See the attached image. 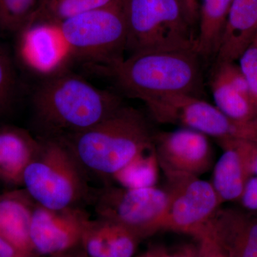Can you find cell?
I'll return each mask as SVG.
<instances>
[{"mask_svg":"<svg viewBox=\"0 0 257 257\" xmlns=\"http://www.w3.org/2000/svg\"><path fill=\"white\" fill-rule=\"evenodd\" d=\"M196 239L199 241L197 246L199 257H226L217 243L204 231H202Z\"/></svg>","mask_w":257,"mask_h":257,"instance_id":"cell-28","label":"cell"},{"mask_svg":"<svg viewBox=\"0 0 257 257\" xmlns=\"http://www.w3.org/2000/svg\"><path fill=\"white\" fill-rule=\"evenodd\" d=\"M140 241L121 225L96 217L88 221L81 243L88 257H133Z\"/></svg>","mask_w":257,"mask_h":257,"instance_id":"cell-17","label":"cell"},{"mask_svg":"<svg viewBox=\"0 0 257 257\" xmlns=\"http://www.w3.org/2000/svg\"><path fill=\"white\" fill-rule=\"evenodd\" d=\"M138 257H199V254L198 248L194 246H184L176 251H170L162 246L154 245Z\"/></svg>","mask_w":257,"mask_h":257,"instance_id":"cell-26","label":"cell"},{"mask_svg":"<svg viewBox=\"0 0 257 257\" xmlns=\"http://www.w3.org/2000/svg\"><path fill=\"white\" fill-rule=\"evenodd\" d=\"M155 134L143 112L122 104L92 127L62 139L89 177L108 181L139 155L153 149Z\"/></svg>","mask_w":257,"mask_h":257,"instance_id":"cell-2","label":"cell"},{"mask_svg":"<svg viewBox=\"0 0 257 257\" xmlns=\"http://www.w3.org/2000/svg\"><path fill=\"white\" fill-rule=\"evenodd\" d=\"M41 147L23 175V187L35 203L54 210L94 201L89 176L62 138H39Z\"/></svg>","mask_w":257,"mask_h":257,"instance_id":"cell-4","label":"cell"},{"mask_svg":"<svg viewBox=\"0 0 257 257\" xmlns=\"http://www.w3.org/2000/svg\"><path fill=\"white\" fill-rule=\"evenodd\" d=\"M253 43L256 44V45H257V29L256 34H255L254 40H253Z\"/></svg>","mask_w":257,"mask_h":257,"instance_id":"cell-33","label":"cell"},{"mask_svg":"<svg viewBox=\"0 0 257 257\" xmlns=\"http://www.w3.org/2000/svg\"><path fill=\"white\" fill-rule=\"evenodd\" d=\"M203 231L226 257H257V214L220 208Z\"/></svg>","mask_w":257,"mask_h":257,"instance_id":"cell-12","label":"cell"},{"mask_svg":"<svg viewBox=\"0 0 257 257\" xmlns=\"http://www.w3.org/2000/svg\"><path fill=\"white\" fill-rule=\"evenodd\" d=\"M0 257H41L26 252L0 236Z\"/></svg>","mask_w":257,"mask_h":257,"instance_id":"cell-29","label":"cell"},{"mask_svg":"<svg viewBox=\"0 0 257 257\" xmlns=\"http://www.w3.org/2000/svg\"><path fill=\"white\" fill-rule=\"evenodd\" d=\"M233 0H199V33L195 51L200 57L216 53Z\"/></svg>","mask_w":257,"mask_h":257,"instance_id":"cell-19","label":"cell"},{"mask_svg":"<svg viewBox=\"0 0 257 257\" xmlns=\"http://www.w3.org/2000/svg\"><path fill=\"white\" fill-rule=\"evenodd\" d=\"M22 34V52L25 60L35 67L52 66L58 53L53 46L54 38L58 33L56 26L35 25L25 29Z\"/></svg>","mask_w":257,"mask_h":257,"instance_id":"cell-21","label":"cell"},{"mask_svg":"<svg viewBox=\"0 0 257 257\" xmlns=\"http://www.w3.org/2000/svg\"><path fill=\"white\" fill-rule=\"evenodd\" d=\"M186 13L193 25L197 23L199 19V0H180Z\"/></svg>","mask_w":257,"mask_h":257,"instance_id":"cell-30","label":"cell"},{"mask_svg":"<svg viewBox=\"0 0 257 257\" xmlns=\"http://www.w3.org/2000/svg\"><path fill=\"white\" fill-rule=\"evenodd\" d=\"M32 103L41 138H65L82 133L122 105L119 96L69 72L42 82Z\"/></svg>","mask_w":257,"mask_h":257,"instance_id":"cell-1","label":"cell"},{"mask_svg":"<svg viewBox=\"0 0 257 257\" xmlns=\"http://www.w3.org/2000/svg\"><path fill=\"white\" fill-rule=\"evenodd\" d=\"M152 117L163 124L179 125L212 137L217 143L245 140L257 143V125L236 122L215 105L188 94H164L142 100Z\"/></svg>","mask_w":257,"mask_h":257,"instance_id":"cell-7","label":"cell"},{"mask_svg":"<svg viewBox=\"0 0 257 257\" xmlns=\"http://www.w3.org/2000/svg\"><path fill=\"white\" fill-rule=\"evenodd\" d=\"M251 175L257 177V143L255 145L252 158H251Z\"/></svg>","mask_w":257,"mask_h":257,"instance_id":"cell-32","label":"cell"},{"mask_svg":"<svg viewBox=\"0 0 257 257\" xmlns=\"http://www.w3.org/2000/svg\"><path fill=\"white\" fill-rule=\"evenodd\" d=\"M239 60L240 69L246 79L250 95L257 109V45L251 44Z\"/></svg>","mask_w":257,"mask_h":257,"instance_id":"cell-25","label":"cell"},{"mask_svg":"<svg viewBox=\"0 0 257 257\" xmlns=\"http://www.w3.org/2000/svg\"><path fill=\"white\" fill-rule=\"evenodd\" d=\"M155 150L163 172L199 177L210 170L214 162L207 135L190 128L155 134Z\"/></svg>","mask_w":257,"mask_h":257,"instance_id":"cell-11","label":"cell"},{"mask_svg":"<svg viewBox=\"0 0 257 257\" xmlns=\"http://www.w3.org/2000/svg\"><path fill=\"white\" fill-rule=\"evenodd\" d=\"M211 88L215 106L223 114L236 122L257 125V109L239 65L216 63Z\"/></svg>","mask_w":257,"mask_h":257,"instance_id":"cell-13","label":"cell"},{"mask_svg":"<svg viewBox=\"0 0 257 257\" xmlns=\"http://www.w3.org/2000/svg\"><path fill=\"white\" fill-rule=\"evenodd\" d=\"M15 75L9 55L0 47V114L9 109L14 99Z\"/></svg>","mask_w":257,"mask_h":257,"instance_id":"cell-24","label":"cell"},{"mask_svg":"<svg viewBox=\"0 0 257 257\" xmlns=\"http://www.w3.org/2000/svg\"><path fill=\"white\" fill-rule=\"evenodd\" d=\"M96 217L121 225L140 241L162 230L168 204L165 189L125 188L105 184L95 193Z\"/></svg>","mask_w":257,"mask_h":257,"instance_id":"cell-8","label":"cell"},{"mask_svg":"<svg viewBox=\"0 0 257 257\" xmlns=\"http://www.w3.org/2000/svg\"><path fill=\"white\" fill-rule=\"evenodd\" d=\"M36 204L24 188L0 194V236L33 254L30 229Z\"/></svg>","mask_w":257,"mask_h":257,"instance_id":"cell-18","label":"cell"},{"mask_svg":"<svg viewBox=\"0 0 257 257\" xmlns=\"http://www.w3.org/2000/svg\"><path fill=\"white\" fill-rule=\"evenodd\" d=\"M158 165L154 147L139 155L111 179L125 188L153 187L158 177Z\"/></svg>","mask_w":257,"mask_h":257,"instance_id":"cell-22","label":"cell"},{"mask_svg":"<svg viewBox=\"0 0 257 257\" xmlns=\"http://www.w3.org/2000/svg\"><path fill=\"white\" fill-rule=\"evenodd\" d=\"M40 147V139L28 130L12 125L0 126V180L14 187H23L25 171Z\"/></svg>","mask_w":257,"mask_h":257,"instance_id":"cell-15","label":"cell"},{"mask_svg":"<svg viewBox=\"0 0 257 257\" xmlns=\"http://www.w3.org/2000/svg\"><path fill=\"white\" fill-rule=\"evenodd\" d=\"M90 219L84 207L54 210L36 204L30 229L34 253L50 257L81 244Z\"/></svg>","mask_w":257,"mask_h":257,"instance_id":"cell-10","label":"cell"},{"mask_svg":"<svg viewBox=\"0 0 257 257\" xmlns=\"http://www.w3.org/2000/svg\"><path fill=\"white\" fill-rule=\"evenodd\" d=\"M50 257H88L82 246V243L75 247L64 251V252Z\"/></svg>","mask_w":257,"mask_h":257,"instance_id":"cell-31","label":"cell"},{"mask_svg":"<svg viewBox=\"0 0 257 257\" xmlns=\"http://www.w3.org/2000/svg\"><path fill=\"white\" fill-rule=\"evenodd\" d=\"M199 58L194 49H152L130 54L106 67L126 94L140 100L170 94L199 96Z\"/></svg>","mask_w":257,"mask_h":257,"instance_id":"cell-3","label":"cell"},{"mask_svg":"<svg viewBox=\"0 0 257 257\" xmlns=\"http://www.w3.org/2000/svg\"><path fill=\"white\" fill-rule=\"evenodd\" d=\"M257 29V0H233L216 52V63L239 60L253 43Z\"/></svg>","mask_w":257,"mask_h":257,"instance_id":"cell-16","label":"cell"},{"mask_svg":"<svg viewBox=\"0 0 257 257\" xmlns=\"http://www.w3.org/2000/svg\"><path fill=\"white\" fill-rule=\"evenodd\" d=\"M43 1V0H42V2Z\"/></svg>","mask_w":257,"mask_h":257,"instance_id":"cell-34","label":"cell"},{"mask_svg":"<svg viewBox=\"0 0 257 257\" xmlns=\"http://www.w3.org/2000/svg\"><path fill=\"white\" fill-rule=\"evenodd\" d=\"M164 174L168 204L162 229L197 237L222 204L215 189L197 176L170 171Z\"/></svg>","mask_w":257,"mask_h":257,"instance_id":"cell-9","label":"cell"},{"mask_svg":"<svg viewBox=\"0 0 257 257\" xmlns=\"http://www.w3.org/2000/svg\"><path fill=\"white\" fill-rule=\"evenodd\" d=\"M126 51L194 49L197 35L180 0H121Z\"/></svg>","mask_w":257,"mask_h":257,"instance_id":"cell-5","label":"cell"},{"mask_svg":"<svg viewBox=\"0 0 257 257\" xmlns=\"http://www.w3.org/2000/svg\"><path fill=\"white\" fill-rule=\"evenodd\" d=\"M119 1L120 0H43L28 28L35 25L58 26L60 24L69 18L92 10L110 6L119 3Z\"/></svg>","mask_w":257,"mask_h":257,"instance_id":"cell-20","label":"cell"},{"mask_svg":"<svg viewBox=\"0 0 257 257\" xmlns=\"http://www.w3.org/2000/svg\"><path fill=\"white\" fill-rule=\"evenodd\" d=\"M256 143L245 140L219 143L224 152L214 165L211 183L221 204L239 201L245 184L252 177L251 158Z\"/></svg>","mask_w":257,"mask_h":257,"instance_id":"cell-14","label":"cell"},{"mask_svg":"<svg viewBox=\"0 0 257 257\" xmlns=\"http://www.w3.org/2000/svg\"><path fill=\"white\" fill-rule=\"evenodd\" d=\"M42 0H0V30L21 32L30 25Z\"/></svg>","mask_w":257,"mask_h":257,"instance_id":"cell-23","label":"cell"},{"mask_svg":"<svg viewBox=\"0 0 257 257\" xmlns=\"http://www.w3.org/2000/svg\"><path fill=\"white\" fill-rule=\"evenodd\" d=\"M239 202L248 212L257 214V177L252 176L248 179Z\"/></svg>","mask_w":257,"mask_h":257,"instance_id":"cell-27","label":"cell"},{"mask_svg":"<svg viewBox=\"0 0 257 257\" xmlns=\"http://www.w3.org/2000/svg\"><path fill=\"white\" fill-rule=\"evenodd\" d=\"M56 27L67 49L79 58L106 67L123 58L127 30L121 0L69 18Z\"/></svg>","mask_w":257,"mask_h":257,"instance_id":"cell-6","label":"cell"}]
</instances>
